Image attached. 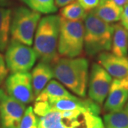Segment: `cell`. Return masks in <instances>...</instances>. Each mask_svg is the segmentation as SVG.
Segmentation results:
<instances>
[{
  "label": "cell",
  "instance_id": "6da1fadb",
  "mask_svg": "<svg viewBox=\"0 0 128 128\" xmlns=\"http://www.w3.org/2000/svg\"><path fill=\"white\" fill-rule=\"evenodd\" d=\"M54 78L78 96L86 98L89 78V64L84 57H60L52 65Z\"/></svg>",
  "mask_w": 128,
  "mask_h": 128
},
{
  "label": "cell",
  "instance_id": "7a4b0ae2",
  "mask_svg": "<svg viewBox=\"0 0 128 128\" xmlns=\"http://www.w3.org/2000/svg\"><path fill=\"white\" fill-rule=\"evenodd\" d=\"M60 18L50 14L41 18L34 38V50L37 58L51 66L58 60V44Z\"/></svg>",
  "mask_w": 128,
  "mask_h": 128
},
{
  "label": "cell",
  "instance_id": "3957f363",
  "mask_svg": "<svg viewBox=\"0 0 128 128\" xmlns=\"http://www.w3.org/2000/svg\"><path fill=\"white\" fill-rule=\"evenodd\" d=\"M83 24L84 50L88 55L94 56L110 51L113 24L104 22L92 11L88 12Z\"/></svg>",
  "mask_w": 128,
  "mask_h": 128
},
{
  "label": "cell",
  "instance_id": "277c9868",
  "mask_svg": "<svg viewBox=\"0 0 128 128\" xmlns=\"http://www.w3.org/2000/svg\"><path fill=\"white\" fill-rule=\"evenodd\" d=\"M60 18L58 53L60 57L75 58L84 49V24Z\"/></svg>",
  "mask_w": 128,
  "mask_h": 128
},
{
  "label": "cell",
  "instance_id": "5b68a950",
  "mask_svg": "<svg viewBox=\"0 0 128 128\" xmlns=\"http://www.w3.org/2000/svg\"><path fill=\"white\" fill-rule=\"evenodd\" d=\"M41 14L26 6H18L12 14L11 41L32 46Z\"/></svg>",
  "mask_w": 128,
  "mask_h": 128
},
{
  "label": "cell",
  "instance_id": "8992f818",
  "mask_svg": "<svg viewBox=\"0 0 128 128\" xmlns=\"http://www.w3.org/2000/svg\"><path fill=\"white\" fill-rule=\"evenodd\" d=\"M4 58L11 73H26L34 68L37 56L31 46L11 41L5 50Z\"/></svg>",
  "mask_w": 128,
  "mask_h": 128
},
{
  "label": "cell",
  "instance_id": "52a82bcc",
  "mask_svg": "<svg viewBox=\"0 0 128 128\" xmlns=\"http://www.w3.org/2000/svg\"><path fill=\"white\" fill-rule=\"evenodd\" d=\"M112 80V77L102 66L98 63L92 64L88 83L89 98L98 105H102L108 95Z\"/></svg>",
  "mask_w": 128,
  "mask_h": 128
},
{
  "label": "cell",
  "instance_id": "ba28073f",
  "mask_svg": "<svg viewBox=\"0 0 128 128\" xmlns=\"http://www.w3.org/2000/svg\"><path fill=\"white\" fill-rule=\"evenodd\" d=\"M6 92L18 102L27 105L35 99L31 73H12L5 80Z\"/></svg>",
  "mask_w": 128,
  "mask_h": 128
},
{
  "label": "cell",
  "instance_id": "9c48e42d",
  "mask_svg": "<svg viewBox=\"0 0 128 128\" xmlns=\"http://www.w3.org/2000/svg\"><path fill=\"white\" fill-rule=\"evenodd\" d=\"M26 109V105L9 96L0 88L1 128H19Z\"/></svg>",
  "mask_w": 128,
  "mask_h": 128
},
{
  "label": "cell",
  "instance_id": "30bf717a",
  "mask_svg": "<svg viewBox=\"0 0 128 128\" xmlns=\"http://www.w3.org/2000/svg\"><path fill=\"white\" fill-rule=\"evenodd\" d=\"M104 103V111L112 112L122 110L128 101V76L114 78Z\"/></svg>",
  "mask_w": 128,
  "mask_h": 128
},
{
  "label": "cell",
  "instance_id": "8fae6325",
  "mask_svg": "<svg viewBox=\"0 0 128 128\" xmlns=\"http://www.w3.org/2000/svg\"><path fill=\"white\" fill-rule=\"evenodd\" d=\"M98 63L114 78L128 76V56H118L109 51L98 55Z\"/></svg>",
  "mask_w": 128,
  "mask_h": 128
},
{
  "label": "cell",
  "instance_id": "7c38bea8",
  "mask_svg": "<svg viewBox=\"0 0 128 128\" xmlns=\"http://www.w3.org/2000/svg\"><path fill=\"white\" fill-rule=\"evenodd\" d=\"M32 82L35 98L39 95L48 82L54 78L52 66L43 61H39L32 68Z\"/></svg>",
  "mask_w": 128,
  "mask_h": 128
},
{
  "label": "cell",
  "instance_id": "4fadbf2b",
  "mask_svg": "<svg viewBox=\"0 0 128 128\" xmlns=\"http://www.w3.org/2000/svg\"><path fill=\"white\" fill-rule=\"evenodd\" d=\"M123 7L114 3L112 0H100L98 6L92 12L107 23L112 24L120 20Z\"/></svg>",
  "mask_w": 128,
  "mask_h": 128
},
{
  "label": "cell",
  "instance_id": "5bb4252c",
  "mask_svg": "<svg viewBox=\"0 0 128 128\" xmlns=\"http://www.w3.org/2000/svg\"><path fill=\"white\" fill-rule=\"evenodd\" d=\"M110 51L118 56H128V31L120 23L113 24Z\"/></svg>",
  "mask_w": 128,
  "mask_h": 128
},
{
  "label": "cell",
  "instance_id": "9a60e30c",
  "mask_svg": "<svg viewBox=\"0 0 128 128\" xmlns=\"http://www.w3.org/2000/svg\"><path fill=\"white\" fill-rule=\"evenodd\" d=\"M76 96L69 92L64 85L56 80H51L39 95L36 97L35 100L47 101L63 98H75Z\"/></svg>",
  "mask_w": 128,
  "mask_h": 128
},
{
  "label": "cell",
  "instance_id": "2e32d148",
  "mask_svg": "<svg viewBox=\"0 0 128 128\" xmlns=\"http://www.w3.org/2000/svg\"><path fill=\"white\" fill-rule=\"evenodd\" d=\"M12 10L0 6V51L6 50L9 44Z\"/></svg>",
  "mask_w": 128,
  "mask_h": 128
},
{
  "label": "cell",
  "instance_id": "e0dca14e",
  "mask_svg": "<svg viewBox=\"0 0 128 128\" xmlns=\"http://www.w3.org/2000/svg\"><path fill=\"white\" fill-rule=\"evenodd\" d=\"M105 128H128V112L122 110L108 112L103 117Z\"/></svg>",
  "mask_w": 128,
  "mask_h": 128
},
{
  "label": "cell",
  "instance_id": "ac0fdd59",
  "mask_svg": "<svg viewBox=\"0 0 128 128\" xmlns=\"http://www.w3.org/2000/svg\"><path fill=\"white\" fill-rule=\"evenodd\" d=\"M87 14V12L80 6L78 1L65 6L60 10V17L70 21H83Z\"/></svg>",
  "mask_w": 128,
  "mask_h": 128
},
{
  "label": "cell",
  "instance_id": "d6986e66",
  "mask_svg": "<svg viewBox=\"0 0 128 128\" xmlns=\"http://www.w3.org/2000/svg\"><path fill=\"white\" fill-rule=\"evenodd\" d=\"M29 9L40 14H50L57 12L55 0H22Z\"/></svg>",
  "mask_w": 128,
  "mask_h": 128
},
{
  "label": "cell",
  "instance_id": "ffe728a7",
  "mask_svg": "<svg viewBox=\"0 0 128 128\" xmlns=\"http://www.w3.org/2000/svg\"><path fill=\"white\" fill-rule=\"evenodd\" d=\"M19 128H38V117L34 113L32 106L25 110Z\"/></svg>",
  "mask_w": 128,
  "mask_h": 128
},
{
  "label": "cell",
  "instance_id": "44dd1931",
  "mask_svg": "<svg viewBox=\"0 0 128 128\" xmlns=\"http://www.w3.org/2000/svg\"><path fill=\"white\" fill-rule=\"evenodd\" d=\"M70 128H105L99 114H93L90 119L78 126Z\"/></svg>",
  "mask_w": 128,
  "mask_h": 128
},
{
  "label": "cell",
  "instance_id": "7402d4cb",
  "mask_svg": "<svg viewBox=\"0 0 128 128\" xmlns=\"http://www.w3.org/2000/svg\"><path fill=\"white\" fill-rule=\"evenodd\" d=\"M8 72L9 70L6 65L4 56L2 55V52L0 51V85H2L6 80Z\"/></svg>",
  "mask_w": 128,
  "mask_h": 128
},
{
  "label": "cell",
  "instance_id": "603a6c76",
  "mask_svg": "<svg viewBox=\"0 0 128 128\" xmlns=\"http://www.w3.org/2000/svg\"><path fill=\"white\" fill-rule=\"evenodd\" d=\"M78 2L83 9L89 12L98 6L100 0H78Z\"/></svg>",
  "mask_w": 128,
  "mask_h": 128
},
{
  "label": "cell",
  "instance_id": "cb8c5ba5",
  "mask_svg": "<svg viewBox=\"0 0 128 128\" xmlns=\"http://www.w3.org/2000/svg\"><path fill=\"white\" fill-rule=\"evenodd\" d=\"M120 24L124 28L128 31V4L123 6L122 12L120 17Z\"/></svg>",
  "mask_w": 128,
  "mask_h": 128
},
{
  "label": "cell",
  "instance_id": "d4e9b609",
  "mask_svg": "<svg viewBox=\"0 0 128 128\" xmlns=\"http://www.w3.org/2000/svg\"><path fill=\"white\" fill-rule=\"evenodd\" d=\"M76 0H55L56 5L57 7H64Z\"/></svg>",
  "mask_w": 128,
  "mask_h": 128
},
{
  "label": "cell",
  "instance_id": "484cf974",
  "mask_svg": "<svg viewBox=\"0 0 128 128\" xmlns=\"http://www.w3.org/2000/svg\"><path fill=\"white\" fill-rule=\"evenodd\" d=\"M112 1L121 7H123L124 5L128 4V0H112Z\"/></svg>",
  "mask_w": 128,
  "mask_h": 128
},
{
  "label": "cell",
  "instance_id": "4316f807",
  "mask_svg": "<svg viewBox=\"0 0 128 128\" xmlns=\"http://www.w3.org/2000/svg\"><path fill=\"white\" fill-rule=\"evenodd\" d=\"M9 5V0H0V6L4 7Z\"/></svg>",
  "mask_w": 128,
  "mask_h": 128
},
{
  "label": "cell",
  "instance_id": "83f0119b",
  "mask_svg": "<svg viewBox=\"0 0 128 128\" xmlns=\"http://www.w3.org/2000/svg\"><path fill=\"white\" fill-rule=\"evenodd\" d=\"M125 110H126V111L128 112V101L127 102V103H126V105H125V106H124V108Z\"/></svg>",
  "mask_w": 128,
  "mask_h": 128
},
{
  "label": "cell",
  "instance_id": "f1b7e54d",
  "mask_svg": "<svg viewBox=\"0 0 128 128\" xmlns=\"http://www.w3.org/2000/svg\"><path fill=\"white\" fill-rule=\"evenodd\" d=\"M0 128H1V126H0Z\"/></svg>",
  "mask_w": 128,
  "mask_h": 128
}]
</instances>
